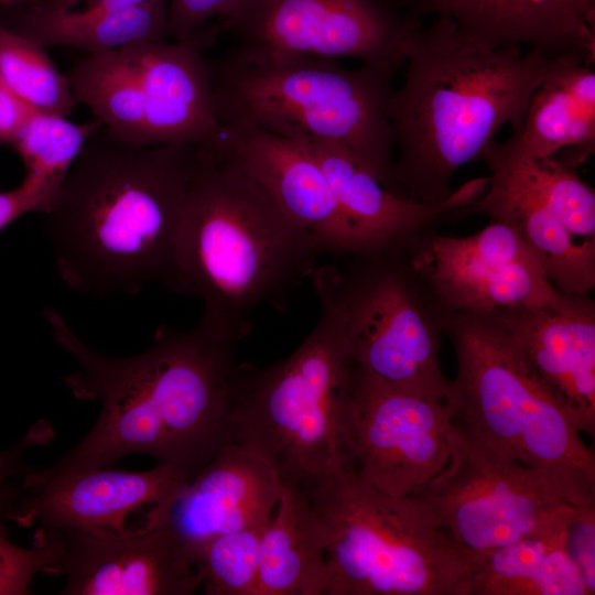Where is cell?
Here are the masks:
<instances>
[{
  "label": "cell",
  "instance_id": "cell-28",
  "mask_svg": "<svg viewBox=\"0 0 595 595\" xmlns=\"http://www.w3.org/2000/svg\"><path fill=\"white\" fill-rule=\"evenodd\" d=\"M538 196L560 223L578 240L595 242V191L583 182L575 167L556 159L528 155L511 138L487 145Z\"/></svg>",
  "mask_w": 595,
  "mask_h": 595
},
{
  "label": "cell",
  "instance_id": "cell-10",
  "mask_svg": "<svg viewBox=\"0 0 595 595\" xmlns=\"http://www.w3.org/2000/svg\"><path fill=\"white\" fill-rule=\"evenodd\" d=\"M410 497L475 565L490 552L552 526L574 508L548 477L454 424L446 465Z\"/></svg>",
  "mask_w": 595,
  "mask_h": 595
},
{
  "label": "cell",
  "instance_id": "cell-18",
  "mask_svg": "<svg viewBox=\"0 0 595 595\" xmlns=\"http://www.w3.org/2000/svg\"><path fill=\"white\" fill-rule=\"evenodd\" d=\"M283 487L266 459L230 442L177 491L158 526H171L192 549L214 536L268 524Z\"/></svg>",
  "mask_w": 595,
  "mask_h": 595
},
{
  "label": "cell",
  "instance_id": "cell-38",
  "mask_svg": "<svg viewBox=\"0 0 595 595\" xmlns=\"http://www.w3.org/2000/svg\"><path fill=\"white\" fill-rule=\"evenodd\" d=\"M160 0H93L86 8L89 11L123 10L149 4ZM169 1V0H167Z\"/></svg>",
  "mask_w": 595,
  "mask_h": 595
},
{
  "label": "cell",
  "instance_id": "cell-31",
  "mask_svg": "<svg viewBox=\"0 0 595 595\" xmlns=\"http://www.w3.org/2000/svg\"><path fill=\"white\" fill-rule=\"evenodd\" d=\"M266 526L214 536L192 547L204 594L258 595Z\"/></svg>",
  "mask_w": 595,
  "mask_h": 595
},
{
  "label": "cell",
  "instance_id": "cell-14",
  "mask_svg": "<svg viewBox=\"0 0 595 595\" xmlns=\"http://www.w3.org/2000/svg\"><path fill=\"white\" fill-rule=\"evenodd\" d=\"M188 480L176 467L158 463L141 472L104 466L22 482L9 521L35 531L122 534L132 531L127 527L130 516L148 507L143 526L153 528Z\"/></svg>",
  "mask_w": 595,
  "mask_h": 595
},
{
  "label": "cell",
  "instance_id": "cell-34",
  "mask_svg": "<svg viewBox=\"0 0 595 595\" xmlns=\"http://www.w3.org/2000/svg\"><path fill=\"white\" fill-rule=\"evenodd\" d=\"M566 550L591 595L595 594V498L574 506L566 526Z\"/></svg>",
  "mask_w": 595,
  "mask_h": 595
},
{
  "label": "cell",
  "instance_id": "cell-29",
  "mask_svg": "<svg viewBox=\"0 0 595 595\" xmlns=\"http://www.w3.org/2000/svg\"><path fill=\"white\" fill-rule=\"evenodd\" d=\"M0 86L33 111L67 117L76 99L44 47L0 21Z\"/></svg>",
  "mask_w": 595,
  "mask_h": 595
},
{
  "label": "cell",
  "instance_id": "cell-27",
  "mask_svg": "<svg viewBox=\"0 0 595 595\" xmlns=\"http://www.w3.org/2000/svg\"><path fill=\"white\" fill-rule=\"evenodd\" d=\"M66 78L76 101L86 105L113 136L151 145L139 83L119 51L88 54Z\"/></svg>",
  "mask_w": 595,
  "mask_h": 595
},
{
  "label": "cell",
  "instance_id": "cell-39",
  "mask_svg": "<svg viewBox=\"0 0 595 595\" xmlns=\"http://www.w3.org/2000/svg\"><path fill=\"white\" fill-rule=\"evenodd\" d=\"M82 0H32L29 4L33 9L45 12L68 11Z\"/></svg>",
  "mask_w": 595,
  "mask_h": 595
},
{
  "label": "cell",
  "instance_id": "cell-2",
  "mask_svg": "<svg viewBox=\"0 0 595 595\" xmlns=\"http://www.w3.org/2000/svg\"><path fill=\"white\" fill-rule=\"evenodd\" d=\"M566 55L495 45L447 17L414 29L404 80L388 106L401 196L423 204L448 199L454 172L479 159L505 125L520 126L531 95Z\"/></svg>",
  "mask_w": 595,
  "mask_h": 595
},
{
  "label": "cell",
  "instance_id": "cell-8",
  "mask_svg": "<svg viewBox=\"0 0 595 595\" xmlns=\"http://www.w3.org/2000/svg\"><path fill=\"white\" fill-rule=\"evenodd\" d=\"M235 344L201 320L185 332L161 326L147 350L129 357L100 354L79 336L68 342L67 351L90 377L151 419L164 442L165 463L191 480L232 442Z\"/></svg>",
  "mask_w": 595,
  "mask_h": 595
},
{
  "label": "cell",
  "instance_id": "cell-19",
  "mask_svg": "<svg viewBox=\"0 0 595 595\" xmlns=\"http://www.w3.org/2000/svg\"><path fill=\"white\" fill-rule=\"evenodd\" d=\"M489 316L515 342L582 433L595 432V303L502 311Z\"/></svg>",
  "mask_w": 595,
  "mask_h": 595
},
{
  "label": "cell",
  "instance_id": "cell-1",
  "mask_svg": "<svg viewBox=\"0 0 595 595\" xmlns=\"http://www.w3.org/2000/svg\"><path fill=\"white\" fill-rule=\"evenodd\" d=\"M196 148L141 145L100 126L44 214L56 271L71 289L133 295L159 283L176 292V244Z\"/></svg>",
  "mask_w": 595,
  "mask_h": 595
},
{
  "label": "cell",
  "instance_id": "cell-32",
  "mask_svg": "<svg viewBox=\"0 0 595 595\" xmlns=\"http://www.w3.org/2000/svg\"><path fill=\"white\" fill-rule=\"evenodd\" d=\"M60 553L55 531H35L30 548L10 541L0 530V595L32 594L31 584L40 573L50 574Z\"/></svg>",
  "mask_w": 595,
  "mask_h": 595
},
{
  "label": "cell",
  "instance_id": "cell-6",
  "mask_svg": "<svg viewBox=\"0 0 595 595\" xmlns=\"http://www.w3.org/2000/svg\"><path fill=\"white\" fill-rule=\"evenodd\" d=\"M301 486L324 540L325 595H466L475 564L410 496L374 488L346 458Z\"/></svg>",
  "mask_w": 595,
  "mask_h": 595
},
{
  "label": "cell",
  "instance_id": "cell-21",
  "mask_svg": "<svg viewBox=\"0 0 595 595\" xmlns=\"http://www.w3.org/2000/svg\"><path fill=\"white\" fill-rule=\"evenodd\" d=\"M414 15L447 17L495 45L595 57V0H411Z\"/></svg>",
  "mask_w": 595,
  "mask_h": 595
},
{
  "label": "cell",
  "instance_id": "cell-9",
  "mask_svg": "<svg viewBox=\"0 0 595 595\" xmlns=\"http://www.w3.org/2000/svg\"><path fill=\"white\" fill-rule=\"evenodd\" d=\"M353 258L346 270L316 266L310 279L333 301L354 368L445 403L452 389L440 360L446 311L413 269L407 247Z\"/></svg>",
  "mask_w": 595,
  "mask_h": 595
},
{
  "label": "cell",
  "instance_id": "cell-26",
  "mask_svg": "<svg viewBox=\"0 0 595 595\" xmlns=\"http://www.w3.org/2000/svg\"><path fill=\"white\" fill-rule=\"evenodd\" d=\"M167 6V0H160L123 10L58 12L26 6L7 10L0 21L43 47L64 45L98 54L132 43L164 41Z\"/></svg>",
  "mask_w": 595,
  "mask_h": 595
},
{
  "label": "cell",
  "instance_id": "cell-23",
  "mask_svg": "<svg viewBox=\"0 0 595 595\" xmlns=\"http://www.w3.org/2000/svg\"><path fill=\"white\" fill-rule=\"evenodd\" d=\"M582 56L566 55L529 100L511 138L530 156L555 158L567 150L565 164L575 167L595 149V73Z\"/></svg>",
  "mask_w": 595,
  "mask_h": 595
},
{
  "label": "cell",
  "instance_id": "cell-22",
  "mask_svg": "<svg viewBox=\"0 0 595 595\" xmlns=\"http://www.w3.org/2000/svg\"><path fill=\"white\" fill-rule=\"evenodd\" d=\"M490 171L486 191L452 215H485L511 227L539 258L562 293L586 296L595 286V242L575 238L532 190L487 148L480 156Z\"/></svg>",
  "mask_w": 595,
  "mask_h": 595
},
{
  "label": "cell",
  "instance_id": "cell-30",
  "mask_svg": "<svg viewBox=\"0 0 595 595\" xmlns=\"http://www.w3.org/2000/svg\"><path fill=\"white\" fill-rule=\"evenodd\" d=\"M100 126L95 118L74 123L63 116L32 111L10 144L24 163L25 177L58 193L87 139Z\"/></svg>",
  "mask_w": 595,
  "mask_h": 595
},
{
  "label": "cell",
  "instance_id": "cell-16",
  "mask_svg": "<svg viewBox=\"0 0 595 595\" xmlns=\"http://www.w3.org/2000/svg\"><path fill=\"white\" fill-rule=\"evenodd\" d=\"M214 149L244 167L323 252L371 256L340 212L317 161L301 142L252 127L224 126Z\"/></svg>",
  "mask_w": 595,
  "mask_h": 595
},
{
  "label": "cell",
  "instance_id": "cell-15",
  "mask_svg": "<svg viewBox=\"0 0 595 595\" xmlns=\"http://www.w3.org/2000/svg\"><path fill=\"white\" fill-rule=\"evenodd\" d=\"M60 553L51 575L62 595H192L201 574L188 543L169 524L122 534L53 530Z\"/></svg>",
  "mask_w": 595,
  "mask_h": 595
},
{
  "label": "cell",
  "instance_id": "cell-40",
  "mask_svg": "<svg viewBox=\"0 0 595 595\" xmlns=\"http://www.w3.org/2000/svg\"><path fill=\"white\" fill-rule=\"evenodd\" d=\"M0 1L9 3V2H12V1H15V0H0Z\"/></svg>",
  "mask_w": 595,
  "mask_h": 595
},
{
  "label": "cell",
  "instance_id": "cell-35",
  "mask_svg": "<svg viewBox=\"0 0 595 595\" xmlns=\"http://www.w3.org/2000/svg\"><path fill=\"white\" fill-rule=\"evenodd\" d=\"M240 0H169L166 34L173 40L198 35L201 26L218 18L223 21Z\"/></svg>",
  "mask_w": 595,
  "mask_h": 595
},
{
  "label": "cell",
  "instance_id": "cell-7",
  "mask_svg": "<svg viewBox=\"0 0 595 595\" xmlns=\"http://www.w3.org/2000/svg\"><path fill=\"white\" fill-rule=\"evenodd\" d=\"M320 317L285 359L237 367L230 404L232 442L266 459L283 484L304 485L342 462L343 409L353 363L329 295L314 286Z\"/></svg>",
  "mask_w": 595,
  "mask_h": 595
},
{
  "label": "cell",
  "instance_id": "cell-36",
  "mask_svg": "<svg viewBox=\"0 0 595 595\" xmlns=\"http://www.w3.org/2000/svg\"><path fill=\"white\" fill-rule=\"evenodd\" d=\"M56 195L55 192L28 177H24L18 187L0 192V230L25 213L45 214Z\"/></svg>",
  "mask_w": 595,
  "mask_h": 595
},
{
  "label": "cell",
  "instance_id": "cell-17",
  "mask_svg": "<svg viewBox=\"0 0 595 595\" xmlns=\"http://www.w3.org/2000/svg\"><path fill=\"white\" fill-rule=\"evenodd\" d=\"M198 34L172 42H141L120 52L139 83L149 143L215 148L224 126L215 107L210 67Z\"/></svg>",
  "mask_w": 595,
  "mask_h": 595
},
{
  "label": "cell",
  "instance_id": "cell-4",
  "mask_svg": "<svg viewBox=\"0 0 595 595\" xmlns=\"http://www.w3.org/2000/svg\"><path fill=\"white\" fill-rule=\"evenodd\" d=\"M456 357L445 404L453 424L553 482L569 502L595 498V455L565 407L489 316L446 312Z\"/></svg>",
  "mask_w": 595,
  "mask_h": 595
},
{
  "label": "cell",
  "instance_id": "cell-11",
  "mask_svg": "<svg viewBox=\"0 0 595 595\" xmlns=\"http://www.w3.org/2000/svg\"><path fill=\"white\" fill-rule=\"evenodd\" d=\"M221 24L240 62L356 58L396 73L419 26L381 0H240Z\"/></svg>",
  "mask_w": 595,
  "mask_h": 595
},
{
  "label": "cell",
  "instance_id": "cell-12",
  "mask_svg": "<svg viewBox=\"0 0 595 595\" xmlns=\"http://www.w3.org/2000/svg\"><path fill=\"white\" fill-rule=\"evenodd\" d=\"M453 422L444 402L371 379L353 366L340 420L346 461L392 497L412 495L446 465Z\"/></svg>",
  "mask_w": 595,
  "mask_h": 595
},
{
  "label": "cell",
  "instance_id": "cell-24",
  "mask_svg": "<svg viewBox=\"0 0 595 595\" xmlns=\"http://www.w3.org/2000/svg\"><path fill=\"white\" fill-rule=\"evenodd\" d=\"M283 486L260 541L258 595H325L328 570L318 521L304 488Z\"/></svg>",
  "mask_w": 595,
  "mask_h": 595
},
{
  "label": "cell",
  "instance_id": "cell-20",
  "mask_svg": "<svg viewBox=\"0 0 595 595\" xmlns=\"http://www.w3.org/2000/svg\"><path fill=\"white\" fill-rule=\"evenodd\" d=\"M301 142L321 166L334 198L370 255L405 248L442 218L474 202L487 188L488 176L472 178L439 204L414 202L387 188L363 162L334 144Z\"/></svg>",
  "mask_w": 595,
  "mask_h": 595
},
{
  "label": "cell",
  "instance_id": "cell-25",
  "mask_svg": "<svg viewBox=\"0 0 595 595\" xmlns=\"http://www.w3.org/2000/svg\"><path fill=\"white\" fill-rule=\"evenodd\" d=\"M571 513L484 556L466 595H591L565 545Z\"/></svg>",
  "mask_w": 595,
  "mask_h": 595
},
{
  "label": "cell",
  "instance_id": "cell-33",
  "mask_svg": "<svg viewBox=\"0 0 595 595\" xmlns=\"http://www.w3.org/2000/svg\"><path fill=\"white\" fill-rule=\"evenodd\" d=\"M54 436L47 421L34 423L13 446L0 451V530H7L6 521L20 496V486H12L13 477L22 479L35 468L24 462V454L33 446L45 445Z\"/></svg>",
  "mask_w": 595,
  "mask_h": 595
},
{
  "label": "cell",
  "instance_id": "cell-3",
  "mask_svg": "<svg viewBox=\"0 0 595 595\" xmlns=\"http://www.w3.org/2000/svg\"><path fill=\"white\" fill-rule=\"evenodd\" d=\"M320 246L238 163L196 148L176 244V292L203 302L201 320L238 342L261 306H281L311 278Z\"/></svg>",
  "mask_w": 595,
  "mask_h": 595
},
{
  "label": "cell",
  "instance_id": "cell-37",
  "mask_svg": "<svg viewBox=\"0 0 595 595\" xmlns=\"http://www.w3.org/2000/svg\"><path fill=\"white\" fill-rule=\"evenodd\" d=\"M32 111L0 86V142L11 143Z\"/></svg>",
  "mask_w": 595,
  "mask_h": 595
},
{
  "label": "cell",
  "instance_id": "cell-13",
  "mask_svg": "<svg viewBox=\"0 0 595 595\" xmlns=\"http://www.w3.org/2000/svg\"><path fill=\"white\" fill-rule=\"evenodd\" d=\"M407 253L446 312L491 315L563 307L580 296L559 291L531 248L498 220L464 237L430 229L407 247Z\"/></svg>",
  "mask_w": 595,
  "mask_h": 595
},
{
  "label": "cell",
  "instance_id": "cell-5",
  "mask_svg": "<svg viewBox=\"0 0 595 595\" xmlns=\"http://www.w3.org/2000/svg\"><path fill=\"white\" fill-rule=\"evenodd\" d=\"M210 72L223 126L337 145L401 196L388 115L396 72L369 64L347 69L338 61L312 57L248 63L229 56Z\"/></svg>",
  "mask_w": 595,
  "mask_h": 595
}]
</instances>
